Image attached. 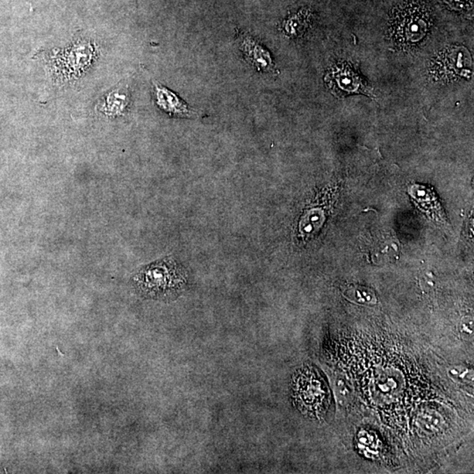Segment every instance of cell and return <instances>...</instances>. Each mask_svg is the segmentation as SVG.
<instances>
[{"label":"cell","instance_id":"1","mask_svg":"<svg viewBox=\"0 0 474 474\" xmlns=\"http://www.w3.org/2000/svg\"><path fill=\"white\" fill-rule=\"evenodd\" d=\"M188 275L175 259L165 258L145 266L135 275L133 283L142 297L172 301L185 291Z\"/></svg>","mask_w":474,"mask_h":474},{"label":"cell","instance_id":"2","mask_svg":"<svg viewBox=\"0 0 474 474\" xmlns=\"http://www.w3.org/2000/svg\"><path fill=\"white\" fill-rule=\"evenodd\" d=\"M431 26V13L427 6L412 2L398 6L392 13L390 34L397 45L409 49L424 42Z\"/></svg>","mask_w":474,"mask_h":474},{"label":"cell","instance_id":"3","mask_svg":"<svg viewBox=\"0 0 474 474\" xmlns=\"http://www.w3.org/2000/svg\"><path fill=\"white\" fill-rule=\"evenodd\" d=\"M293 394L302 412L317 415L323 411L326 399L324 383L315 371L304 369L293 380Z\"/></svg>","mask_w":474,"mask_h":474},{"label":"cell","instance_id":"4","mask_svg":"<svg viewBox=\"0 0 474 474\" xmlns=\"http://www.w3.org/2000/svg\"><path fill=\"white\" fill-rule=\"evenodd\" d=\"M431 73L438 80L469 78L473 73L472 57L466 47H449L436 57L431 67Z\"/></svg>","mask_w":474,"mask_h":474},{"label":"cell","instance_id":"5","mask_svg":"<svg viewBox=\"0 0 474 474\" xmlns=\"http://www.w3.org/2000/svg\"><path fill=\"white\" fill-rule=\"evenodd\" d=\"M324 80L332 93L339 98L351 94H370L366 82L347 63L336 64Z\"/></svg>","mask_w":474,"mask_h":474},{"label":"cell","instance_id":"6","mask_svg":"<svg viewBox=\"0 0 474 474\" xmlns=\"http://www.w3.org/2000/svg\"><path fill=\"white\" fill-rule=\"evenodd\" d=\"M94 57V47L88 43L77 44L71 49L56 54L54 66L61 76H80L87 69Z\"/></svg>","mask_w":474,"mask_h":474},{"label":"cell","instance_id":"7","mask_svg":"<svg viewBox=\"0 0 474 474\" xmlns=\"http://www.w3.org/2000/svg\"><path fill=\"white\" fill-rule=\"evenodd\" d=\"M239 43L240 50L243 51L245 59L252 67L260 73H275L276 67L270 52L258 40L250 36H243Z\"/></svg>","mask_w":474,"mask_h":474},{"label":"cell","instance_id":"8","mask_svg":"<svg viewBox=\"0 0 474 474\" xmlns=\"http://www.w3.org/2000/svg\"><path fill=\"white\" fill-rule=\"evenodd\" d=\"M155 98L158 108L170 116L191 118L195 115V112L182 98L161 84H155Z\"/></svg>","mask_w":474,"mask_h":474},{"label":"cell","instance_id":"9","mask_svg":"<svg viewBox=\"0 0 474 474\" xmlns=\"http://www.w3.org/2000/svg\"><path fill=\"white\" fill-rule=\"evenodd\" d=\"M129 104V95L127 90H114L105 98L104 103L101 104L100 110L105 114L116 116L124 114Z\"/></svg>","mask_w":474,"mask_h":474},{"label":"cell","instance_id":"10","mask_svg":"<svg viewBox=\"0 0 474 474\" xmlns=\"http://www.w3.org/2000/svg\"><path fill=\"white\" fill-rule=\"evenodd\" d=\"M443 418L438 412L433 409H425L419 413L417 417V426L422 432L426 434H434L440 431L443 425Z\"/></svg>","mask_w":474,"mask_h":474},{"label":"cell","instance_id":"11","mask_svg":"<svg viewBox=\"0 0 474 474\" xmlns=\"http://www.w3.org/2000/svg\"><path fill=\"white\" fill-rule=\"evenodd\" d=\"M333 388L336 400L341 405L349 404L350 401L353 400L351 387L343 377L337 376L334 380Z\"/></svg>","mask_w":474,"mask_h":474},{"label":"cell","instance_id":"12","mask_svg":"<svg viewBox=\"0 0 474 474\" xmlns=\"http://www.w3.org/2000/svg\"><path fill=\"white\" fill-rule=\"evenodd\" d=\"M449 376L453 380L462 384H470L473 382V371L463 366H455L449 369Z\"/></svg>","mask_w":474,"mask_h":474},{"label":"cell","instance_id":"13","mask_svg":"<svg viewBox=\"0 0 474 474\" xmlns=\"http://www.w3.org/2000/svg\"><path fill=\"white\" fill-rule=\"evenodd\" d=\"M473 320L471 317H466L461 320L459 324V334L462 339L473 341Z\"/></svg>","mask_w":474,"mask_h":474},{"label":"cell","instance_id":"14","mask_svg":"<svg viewBox=\"0 0 474 474\" xmlns=\"http://www.w3.org/2000/svg\"><path fill=\"white\" fill-rule=\"evenodd\" d=\"M452 8L462 9L466 8V5L470 6L471 0H445Z\"/></svg>","mask_w":474,"mask_h":474}]
</instances>
